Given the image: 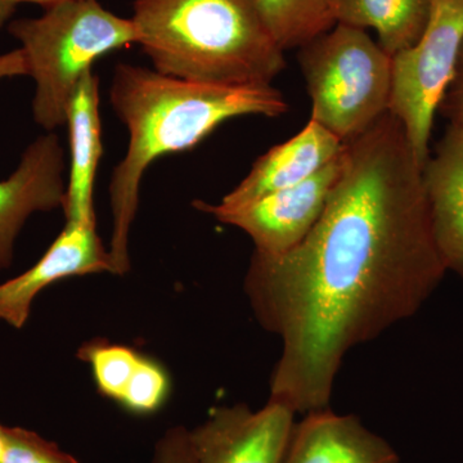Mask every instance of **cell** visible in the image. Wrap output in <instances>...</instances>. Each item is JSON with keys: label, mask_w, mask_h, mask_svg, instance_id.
Returning <instances> with one entry per match:
<instances>
[{"label": "cell", "mask_w": 463, "mask_h": 463, "mask_svg": "<svg viewBox=\"0 0 463 463\" xmlns=\"http://www.w3.org/2000/svg\"><path fill=\"white\" fill-rule=\"evenodd\" d=\"M5 448H7V426L0 423V463L5 458Z\"/></svg>", "instance_id": "obj_24"}, {"label": "cell", "mask_w": 463, "mask_h": 463, "mask_svg": "<svg viewBox=\"0 0 463 463\" xmlns=\"http://www.w3.org/2000/svg\"><path fill=\"white\" fill-rule=\"evenodd\" d=\"M2 463H79L53 441L24 428H8Z\"/></svg>", "instance_id": "obj_19"}, {"label": "cell", "mask_w": 463, "mask_h": 463, "mask_svg": "<svg viewBox=\"0 0 463 463\" xmlns=\"http://www.w3.org/2000/svg\"><path fill=\"white\" fill-rule=\"evenodd\" d=\"M257 5L283 52L300 50L336 25L334 0H257Z\"/></svg>", "instance_id": "obj_16"}, {"label": "cell", "mask_w": 463, "mask_h": 463, "mask_svg": "<svg viewBox=\"0 0 463 463\" xmlns=\"http://www.w3.org/2000/svg\"><path fill=\"white\" fill-rule=\"evenodd\" d=\"M432 236L447 272L463 279V127L449 125L422 169Z\"/></svg>", "instance_id": "obj_13"}, {"label": "cell", "mask_w": 463, "mask_h": 463, "mask_svg": "<svg viewBox=\"0 0 463 463\" xmlns=\"http://www.w3.org/2000/svg\"><path fill=\"white\" fill-rule=\"evenodd\" d=\"M70 173L65 213L67 223L96 225L94 182L103 156L102 124L99 118V80L93 70L78 84L67 109Z\"/></svg>", "instance_id": "obj_14"}, {"label": "cell", "mask_w": 463, "mask_h": 463, "mask_svg": "<svg viewBox=\"0 0 463 463\" xmlns=\"http://www.w3.org/2000/svg\"><path fill=\"white\" fill-rule=\"evenodd\" d=\"M26 75L27 65L25 54H24L21 48L0 54V80Z\"/></svg>", "instance_id": "obj_22"}, {"label": "cell", "mask_w": 463, "mask_h": 463, "mask_svg": "<svg viewBox=\"0 0 463 463\" xmlns=\"http://www.w3.org/2000/svg\"><path fill=\"white\" fill-rule=\"evenodd\" d=\"M109 96L129 133L127 155L112 172L109 187V258L112 273L124 276L130 269V228L148 166L166 155L196 147L230 118H279L288 112V105L272 84L197 83L130 63L116 65Z\"/></svg>", "instance_id": "obj_2"}, {"label": "cell", "mask_w": 463, "mask_h": 463, "mask_svg": "<svg viewBox=\"0 0 463 463\" xmlns=\"http://www.w3.org/2000/svg\"><path fill=\"white\" fill-rule=\"evenodd\" d=\"M294 425V411L269 399L259 411L216 407L190 430L194 463H282Z\"/></svg>", "instance_id": "obj_8"}, {"label": "cell", "mask_w": 463, "mask_h": 463, "mask_svg": "<svg viewBox=\"0 0 463 463\" xmlns=\"http://www.w3.org/2000/svg\"><path fill=\"white\" fill-rule=\"evenodd\" d=\"M344 142L315 120L288 142L274 146L258 158L248 175L225 194L219 206L234 209L315 175L343 151Z\"/></svg>", "instance_id": "obj_11"}, {"label": "cell", "mask_w": 463, "mask_h": 463, "mask_svg": "<svg viewBox=\"0 0 463 463\" xmlns=\"http://www.w3.org/2000/svg\"><path fill=\"white\" fill-rule=\"evenodd\" d=\"M170 380L163 365L143 355L118 404L136 414L157 412L165 404Z\"/></svg>", "instance_id": "obj_18"}, {"label": "cell", "mask_w": 463, "mask_h": 463, "mask_svg": "<svg viewBox=\"0 0 463 463\" xmlns=\"http://www.w3.org/2000/svg\"><path fill=\"white\" fill-rule=\"evenodd\" d=\"M65 149L53 132L30 143L9 178L0 181V270L14 260V241L33 213L63 209Z\"/></svg>", "instance_id": "obj_9"}, {"label": "cell", "mask_w": 463, "mask_h": 463, "mask_svg": "<svg viewBox=\"0 0 463 463\" xmlns=\"http://www.w3.org/2000/svg\"><path fill=\"white\" fill-rule=\"evenodd\" d=\"M312 99L310 120L341 142L367 132L389 111L392 56L359 27L336 24L298 50Z\"/></svg>", "instance_id": "obj_5"}, {"label": "cell", "mask_w": 463, "mask_h": 463, "mask_svg": "<svg viewBox=\"0 0 463 463\" xmlns=\"http://www.w3.org/2000/svg\"><path fill=\"white\" fill-rule=\"evenodd\" d=\"M66 0H0V29L11 23L21 5H38L47 9Z\"/></svg>", "instance_id": "obj_23"}, {"label": "cell", "mask_w": 463, "mask_h": 463, "mask_svg": "<svg viewBox=\"0 0 463 463\" xmlns=\"http://www.w3.org/2000/svg\"><path fill=\"white\" fill-rule=\"evenodd\" d=\"M441 112L452 125L463 127V43L457 61L455 76L439 106Z\"/></svg>", "instance_id": "obj_21"}, {"label": "cell", "mask_w": 463, "mask_h": 463, "mask_svg": "<svg viewBox=\"0 0 463 463\" xmlns=\"http://www.w3.org/2000/svg\"><path fill=\"white\" fill-rule=\"evenodd\" d=\"M112 273L109 250L96 225L67 223L32 268L0 285V322L21 330L32 315L33 300L48 286L70 277Z\"/></svg>", "instance_id": "obj_10"}, {"label": "cell", "mask_w": 463, "mask_h": 463, "mask_svg": "<svg viewBox=\"0 0 463 463\" xmlns=\"http://www.w3.org/2000/svg\"><path fill=\"white\" fill-rule=\"evenodd\" d=\"M462 43L463 0H432L421 38L392 56L389 112L403 124L421 169L430 157L435 114L455 76Z\"/></svg>", "instance_id": "obj_6"}, {"label": "cell", "mask_w": 463, "mask_h": 463, "mask_svg": "<svg viewBox=\"0 0 463 463\" xmlns=\"http://www.w3.org/2000/svg\"><path fill=\"white\" fill-rule=\"evenodd\" d=\"M152 463H194L190 430L184 426L169 429L158 439Z\"/></svg>", "instance_id": "obj_20"}, {"label": "cell", "mask_w": 463, "mask_h": 463, "mask_svg": "<svg viewBox=\"0 0 463 463\" xmlns=\"http://www.w3.org/2000/svg\"><path fill=\"white\" fill-rule=\"evenodd\" d=\"M282 463H401V457L354 414L326 408L295 422Z\"/></svg>", "instance_id": "obj_12"}, {"label": "cell", "mask_w": 463, "mask_h": 463, "mask_svg": "<svg viewBox=\"0 0 463 463\" xmlns=\"http://www.w3.org/2000/svg\"><path fill=\"white\" fill-rule=\"evenodd\" d=\"M142 356L133 347L103 339L87 341L78 350V358L90 365L100 394L116 403L123 397Z\"/></svg>", "instance_id": "obj_17"}, {"label": "cell", "mask_w": 463, "mask_h": 463, "mask_svg": "<svg viewBox=\"0 0 463 463\" xmlns=\"http://www.w3.org/2000/svg\"><path fill=\"white\" fill-rule=\"evenodd\" d=\"M446 273L422 169L388 111L345 142L339 181L303 242L250 260V306L282 341L269 401L295 414L328 408L347 353L416 315Z\"/></svg>", "instance_id": "obj_1"}, {"label": "cell", "mask_w": 463, "mask_h": 463, "mask_svg": "<svg viewBox=\"0 0 463 463\" xmlns=\"http://www.w3.org/2000/svg\"><path fill=\"white\" fill-rule=\"evenodd\" d=\"M432 0H334L336 24L373 29L386 53L412 47L430 18Z\"/></svg>", "instance_id": "obj_15"}, {"label": "cell", "mask_w": 463, "mask_h": 463, "mask_svg": "<svg viewBox=\"0 0 463 463\" xmlns=\"http://www.w3.org/2000/svg\"><path fill=\"white\" fill-rule=\"evenodd\" d=\"M138 45L161 74L197 83L272 84L285 52L257 0H133Z\"/></svg>", "instance_id": "obj_3"}, {"label": "cell", "mask_w": 463, "mask_h": 463, "mask_svg": "<svg viewBox=\"0 0 463 463\" xmlns=\"http://www.w3.org/2000/svg\"><path fill=\"white\" fill-rule=\"evenodd\" d=\"M7 27L35 81L33 116L45 132L66 125L72 94L99 58L138 44L132 18L112 14L99 0H66Z\"/></svg>", "instance_id": "obj_4"}, {"label": "cell", "mask_w": 463, "mask_h": 463, "mask_svg": "<svg viewBox=\"0 0 463 463\" xmlns=\"http://www.w3.org/2000/svg\"><path fill=\"white\" fill-rule=\"evenodd\" d=\"M343 164L344 148L327 166L307 181L274 192L248 205L223 209L203 201H194V206L214 216L216 221L233 225L249 234L257 254L279 257L303 242L318 223L339 181Z\"/></svg>", "instance_id": "obj_7"}]
</instances>
